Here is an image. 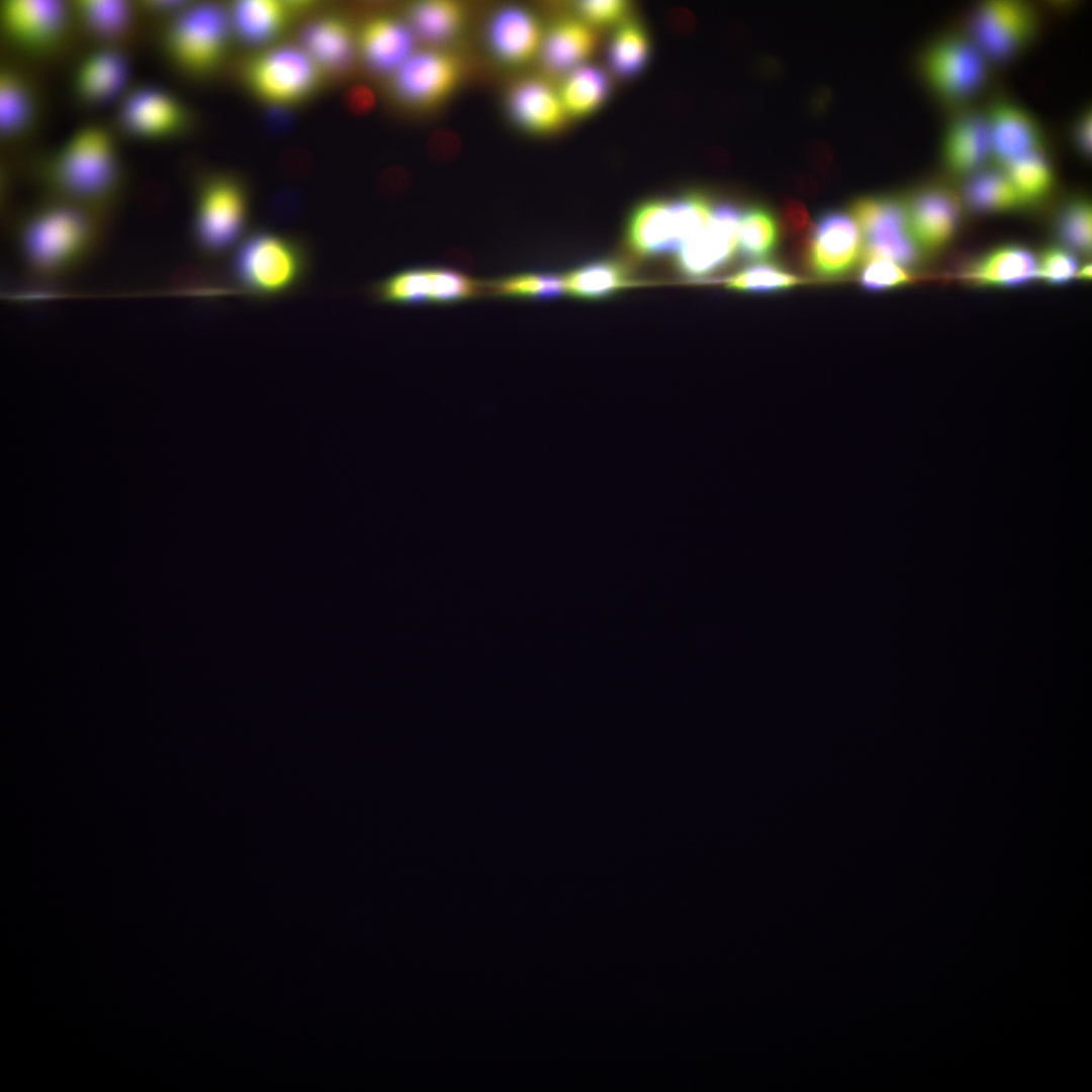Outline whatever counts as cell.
I'll return each instance as SVG.
<instances>
[{
	"instance_id": "obj_1",
	"label": "cell",
	"mask_w": 1092,
	"mask_h": 1092,
	"mask_svg": "<svg viewBox=\"0 0 1092 1092\" xmlns=\"http://www.w3.org/2000/svg\"><path fill=\"white\" fill-rule=\"evenodd\" d=\"M117 143L99 123L78 126L59 145L43 171L61 200L96 211L114 197L120 184Z\"/></svg>"
},
{
	"instance_id": "obj_2",
	"label": "cell",
	"mask_w": 1092,
	"mask_h": 1092,
	"mask_svg": "<svg viewBox=\"0 0 1092 1092\" xmlns=\"http://www.w3.org/2000/svg\"><path fill=\"white\" fill-rule=\"evenodd\" d=\"M100 240L95 211L58 199L29 213L17 231L22 261L42 278L69 274L90 257Z\"/></svg>"
},
{
	"instance_id": "obj_3",
	"label": "cell",
	"mask_w": 1092,
	"mask_h": 1092,
	"mask_svg": "<svg viewBox=\"0 0 1092 1092\" xmlns=\"http://www.w3.org/2000/svg\"><path fill=\"white\" fill-rule=\"evenodd\" d=\"M312 249L302 238L257 230L243 239L231 260L239 293L257 299L277 297L303 285L312 269Z\"/></svg>"
},
{
	"instance_id": "obj_4",
	"label": "cell",
	"mask_w": 1092,
	"mask_h": 1092,
	"mask_svg": "<svg viewBox=\"0 0 1092 1092\" xmlns=\"http://www.w3.org/2000/svg\"><path fill=\"white\" fill-rule=\"evenodd\" d=\"M713 207L709 197L701 192L645 201L628 219L627 246L636 256L646 258L679 251L706 230Z\"/></svg>"
},
{
	"instance_id": "obj_5",
	"label": "cell",
	"mask_w": 1092,
	"mask_h": 1092,
	"mask_svg": "<svg viewBox=\"0 0 1092 1092\" xmlns=\"http://www.w3.org/2000/svg\"><path fill=\"white\" fill-rule=\"evenodd\" d=\"M250 196L245 184L228 174H216L198 186L191 239L203 257L218 259L235 251L245 238Z\"/></svg>"
},
{
	"instance_id": "obj_6",
	"label": "cell",
	"mask_w": 1092,
	"mask_h": 1092,
	"mask_svg": "<svg viewBox=\"0 0 1092 1092\" xmlns=\"http://www.w3.org/2000/svg\"><path fill=\"white\" fill-rule=\"evenodd\" d=\"M172 16L163 36L169 60L191 75L213 72L229 44L232 24L228 14L215 4L202 3L184 4Z\"/></svg>"
},
{
	"instance_id": "obj_7",
	"label": "cell",
	"mask_w": 1092,
	"mask_h": 1092,
	"mask_svg": "<svg viewBox=\"0 0 1092 1092\" xmlns=\"http://www.w3.org/2000/svg\"><path fill=\"white\" fill-rule=\"evenodd\" d=\"M988 60L967 35L947 34L927 44L918 61L927 89L942 102L960 103L984 87Z\"/></svg>"
},
{
	"instance_id": "obj_8",
	"label": "cell",
	"mask_w": 1092,
	"mask_h": 1092,
	"mask_svg": "<svg viewBox=\"0 0 1092 1092\" xmlns=\"http://www.w3.org/2000/svg\"><path fill=\"white\" fill-rule=\"evenodd\" d=\"M850 214L861 235L864 260H887L908 270L920 262L922 250L908 230L904 200L888 195L859 197L852 201Z\"/></svg>"
},
{
	"instance_id": "obj_9",
	"label": "cell",
	"mask_w": 1092,
	"mask_h": 1092,
	"mask_svg": "<svg viewBox=\"0 0 1092 1092\" xmlns=\"http://www.w3.org/2000/svg\"><path fill=\"white\" fill-rule=\"evenodd\" d=\"M244 77L262 100L287 105L302 101L315 91L321 70L304 51L281 47L252 59Z\"/></svg>"
},
{
	"instance_id": "obj_10",
	"label": "cell",
	"mask_w": 1092,
	"mask_h": 1092,
	"mask_svg": "<svg viewBox=\"0 0 1092 1092\" xmlns=\"http://www.w3.org/2000/svg\"><path fill=\"white\" fill-rule=\"evenodd\" d=\"M1038 16L1030 4L1015 0H989L974 9L968 36L988 61L1005 62L1031 41Z\"/></svg>"
},
{
	"instance_id": "obj_11",
	"label": "cell",
	"mask_w": 1092,
	"mask_h": 1092,
	"mask_svg": "<svg viewBox=\"0 0 1092 1092\" xmlns=\"http://www.w3.org/2000/svg\"><path fill=\"white\" fill-rule=\"evenodd\" d=\"M801 244L806 266L824 279L845 276L862 255L859 229L852 216L840 209L821 212Z\"/></svg>"
},
{
	"instance_id": "obj_12",
	"label": "cell",
	"mask_w": 1092,
	"mask_h": 1092,
	"mask_svg": "<svg viewBox=\"0 0 1092 1092\" xmlns=\"http://www.w3.org/2000/svg\"><path fill=\"white\" fill-rule=\"evenodd\" d=\"M72 8L55 0H6L0 7L5 36L28 53H44L66 34Z\"/></svg>"
},
{
	"instance_id": "obj_13",
	"label": "cell",
	"mask_w": 1092,
	"mask_h": 1092,
	"mask_svg": "<svg viewBox=\"0 0 1092 1092\" xmlns=\"http://www.w3.org/2000/svg\"><path fill=\"white\" fill-rule=\"evenodd\" d=\"M461 77L462 65L454 55L436 50L414 52L393 73V87L404 102L430 108L450 97Z\"/></svg>"
},
{
	"instance_id": "obj_14",
	"label": "cell",
	"mask_w": 1092,
	"mask_h": 1092,
	"mask_svg": "<svg viewBox=\"0 0 1092 1092\" xmlns=\"http://www.w3.org/2000/svg\"><path fill=\"white\" fill-rule=\"evenodd\" d=\"M741 214L740 207L732 202L714 205L706 230L678 251L675 266L679 273L697 279L730 263L737 250Z\"/></svg>"
},
{
	"instance_id": "obj_15",
	"label": "cell",
	"mask_w": 1092,
	"mask_h": 1092,
	"mask_svg": "<svg viewBox=\"0 0 1092 1092\" xmlns=\"http://www.w3.org/2000/svg\"><path fill=\"white\" fill-rule=\"evenodd\" d=\"M904 202L908 230L922 252L939 251L953 240L962 217V201L954 192L927 185Z\"/></svg>"
},
{
	"instance_id": "obj_16",
	"label": "cell",
	"mask_w": 1092,
	"mask_h": 1092,
	"mask_svg": "<svg viewBox=\"0 0 1092 1092\" xmlns=\"http://www.w3.org/2000/svg\"><path fill=\"white\" fill-rule=\"evenodd\" d=\"M118 119L132 136L160 141L180 132L187 115L173 94L158 86L143 85L127 91L121 98Z\"/></svg>"
},
{
	"instance_id": "obj_17",
	"label": "cell",
	"mask_w": 1092,
	"mask_h": 1092,
	"mask_svg": "<svg viewBox=\"0 0 1092 1092\" xmlns=\"http://www.w3.org/2000/svg\"><path fill=\"white\" fill-rule=\"evenodd\" d=\"M991 159L999 168L1031 153L1042 152L1043 136L1037 120L1019 104L998 100L985 113Z\"/></svg>"
},
{
	"instance_id": "obj_18",
	"label": "cell",
	"mask_w": 1092,
	"mask_h": 1092,
	"mask_svg": "<svg viewBox=\"0 0 1092 1092\" xmlns=\"http://www.w3.org/2000/svg\"><path fill=\"white\" fill-rule=\"evenodd\" d=\"M127 78L128 66L124 55L106 44L87 53L78 61L71 87L79 101L101 105L124 96Z\"/></svg>"
},
{
	"instance_id": "obj_19",
	"label": "cell",
	"mask_w": 1092,
	"mask_h": 1092,
	"mask_svg": "<svg viewBox=\"0 0 1092 1092\" xmlns=\"http://www.w3.org/2000/svg\"><path fill=\"white\" fill-rule=\"evenodd\" d=\"M543 35L535 16L516 6L496 12L487 28V41L492 55L509 67L522 66L540 53Z\"/></svg>"
},
{
	"instance_id": "obj_20",
	"label": "cell",
	"mask_w": 1092,
	"mask_h": 1092,
	"mask_svg": "<svg viewBox=\"0 0 1092 1092\" xmlns=\"http://www.w3.org/2000/svg\"><path fill=\"white\" fill-rule=\"evenodd\" d=\"M940 152L942 164L951 174L969 177L982 170L991 159L985 113L970 111L954 117L942 135Z\"/></svg>"
},
{
	"instance_id": "obj_21",
	"label": "cell",
	"mask_w": 1092,
	"mask_h": 1092,
	"mask_svg": "<svg viewBox=\"0 0 1092 1092\" xmlns=\"http://www.w3.org/2000/svg\"><path fill=\"white\" fill-rule=\"evenodd\" d=\"M960 278L976 286H1021L1037 278V258L1021 245L1000 246L967 264Z\"/></svg>"
},
{
	"instance_id": "obj_22",
	"label": "cell",
	"mask_w": 1092,
	"mask_h": 1092,
	"mask_svg": "<svg viewBox=\"0 0 1092 1092\" xmlns=\"http://www.w3.org/2000/svg\"><path fill=\"white\" fill-rule=\"evenodd\" d=\"M509 108L517 123L534 133L557 130L567 116L559 92L538 79L517 84L510 93Z\"/></svg>"
},
{
	"instance_id": "obj_23",
	"label": "cell",
	"mask_w": 1092,
	"mask_h": 1092,
	"mask_svg": "<svg viewBox=\"0 0 1092 1092\" xmlns=\"http://www.w3.org/2000/svg\"><path fill=\"white\" fill-rule=\"evenodd\" d=\"M359 47L372 69L394 73L415 52L414 32L394 18H373L361 29Z\"/></svg>"
},
{
	"instance_id": "obj_24",
	"label": "cell",
	"mask_w": 1092,
	"mask_h": 1092,
	"mask_svg": "<svg viewBox=\"0 0 1092 1092\" xmlns=\"http://www.w3.org/2000/svg\"><path fill=\"white\" fill-rule=\"evenodd\" d=\"M596 38L582 20L563 19L544 33L540 49L543 64L553 72H571L594 52Z\"/></svg>"
},
{
	"instance_id": "obj_25",
	"label": "cell",
	"mask_w": 1092,
	"mask_h": 1092,
	"mask_svg": "<svg viewBox=\"0 0 1092 1092\" xmlns=\"http://www.w3.org/2000/svg\"><path fill=\"white\" fill-rule=\"evenodd\" d=\"M303 51L320 68L338 72L352 60L355 39L350 26L338 18H324L304 29Z\"/></svg>"
},
{
	"instance_id": "obj_26",
	"label": "cell",
	"mask_w": 1092,
	"mask_h": 1092,
	"mask_svg": "<svg viewBox=\"0 0 1092 1092\" xmlns=\"http://www.w3.org/2000/svg\"><path fill=\"white\" fill-rule=\"evenodd\" d=\"M563 278L567 294L587 299L612 295L634 283L630 268L621 261L610 259L582 264Z\"/></svg>"
},
{
	"instance_id": "obj_27",
	"label": "cell",
	"mask_w": 1092,
	"mask_h": 1092,
	"mask_svg": "<svg viewBox=\"0 0 1092 1092\" xmlns=\"http://www.w3.org/2000/svg\"><path fill=\"white\" fill-rule=\"evenodd\" d=\"M36 98L25 77L5 69L0 76V131L6 139L26 133L34 123Z\"/></svg>"
},
{
	"instance_id": "obj_28",
	"label": "cell",
	"mask_w": 1092,
	"mask_h": 1092,
	"mask_svg": "<svg viewBox=\"0 0 1092 1092\" xmlns=\"http://www.w3.org/2000/svg\"><path fill=\"white\" fill-rule=\"evenodd\" d=\"M288 17V5L281 2L245 0L234 4L230 19L243 39L261 44L280 34Z\"/></svg>"
},
{
	"instance_id": "obj_29",
	"label": "cell",
	"mask_w": 1092,
	"mask_h": 1092,
	"mask_svg": "<svg viewBox=\"0 0 1092 1092\" xmlns=\"http://www.w3.org/2000/svg\"><path fill=\"white\" fill-rule=\"evenodd\" d=\"M968 207L980 213L1014 211L1023 204L1001 169H982L968 177L963 191Z\"/></svg>"
},
{
	"instance_id": "obj_30",
	"label": "cell",
	"mask_w": 1092,
	"mask_h": 1092,
	"mask_svg": "<svg viewBox=\"0 0 1092 1092\" xmlns=\"http://www.w3.org/2000/svg\"><path fill=\"white\" fill-rule=\"evenodd\" d=\"M413 32L430 42H444L460 32L465 21V9L453 0H425L414 4L410 11Z\"/></svg>"
},
{
	"instance_id": "obj_31",
	"label": "cell",
	"mask_w": 1092,
	"mask_h": 1092,
	"mask_svg": "<svg viewBox=\"0 0 1092 1092\" xmlns=\"http://www.w3.org/2000/svg\"><path fill=\"white\" fill-rule=\"evenodd\" d=\"M781 226L776 215L763 205L742 211L737 249L748 261H762L771 256L780 242Z\"/></svg>"
},
{
	"instance_id": "obj_32",
	"label": "cell",
	"mask_w": 1092,
	"mask_h": 1092,
	"mask_svg": "<svg viewBox=\"0 0 1092 1092\" xmlns=\"http://www.w3.org/2000/svg\"><path fill=\"white\" fill-rule=\"evenodd\" d=\"M558 92L567 116L582 117L605 102L609 81L598 68L579 67L569 72Z\"/></svg>"
},
{
	"instance_id": "obj_33",
	"label": "cell",
	"mask_w": 1092,
	"mask_h": 1092,
	"mask_svg": "<svg viewBox=\"0 0 1092 1092\" xmlns=\"http://www.w3.org/2000/svg\"><path fill=\"white\" fill-rule=\"evenodd\" d=\"M999 169L1008 177L1023 206L1045 198L1055 184V173L1044 151L1022 156Z\"/></svg>"
},
{
	"instance_id": "obj_34",
	"label": "cell",
	"mask_w": 1092,
	"mask_h": 1092,
	"mask_svg": "<svg viewBox=\"0 0 1092 1092\" xmlns=\"http://www.w3.org/2000/svg\"><path fill=\"white\" fill-rule=\"evenodd\" d=\"M431 267H410L374 283L371 297L384 304L415 305L430 303Z\"/></svg>"
},
{
	"instance_id": "obj_35",
	"label": "cell",
	"mask_w": 1092,
	"mask_h": 1092,
	"mask_svg": "<svg viewBox=\"0 0 1092 1092\" xmlns=\"http://www.w3.org/2000/svg\"><path fill=\"white\" fill-rule=\"evenodd\" d=\"M72 10L85 28L109 41L124 35L133 20V7L119 0L79 1Z\"/></svg>"
},
{
	"instance_id": "obj_36",
	"label": "cell",
	"mask_w": 1092,
	"mask_h": 1092,
	"mask_svg": "<svg viewBox=\"0 0 1092 1092\" xmlns=\"http://www.w3.org/2000/svg\"><path fill=\"white\" fill-rule=\"evenodd\" d=\"M485 296L551 299L566 294L563 275L524 272L499 279L484 280Z\"/></svg>"
},
{
	"instance_id": "obj_37",
	"label": "cell",
	"mask_w": 1092,
	"mask_h": 1092,
	"mask_svg": "<svg viewBox=\"0 0 1092 1092\" xmlns=\"http://www.w3.org/2000/svg\"><path fill=\"white\" fill-rule=\"evenodd\" d=\"M649 41L645 29L637 22H624L616 30L609 48L612 69L622 77L637 75L646 65Z\"/></svg>"
},
{
	"instance_id": "obj_38",
	"label": "cell",
	"mask_w": 1092,
	"mask_h": 1092,
	"mask_svg": "<svg viewBox=\"0 0 1092 1092\" xmlns=\"http://www.w3.org/2000/svg\"><path fill=\"white\" fill-rule=\"evenodd\" d=\"M1056 234L1063 247L1074 254L1087 255L1092 244V208L1088 198L1067 201L1056 219Z\"/></svg>"
},
{
	"instance_id": "obj_39",
	"label": "cell",
	"mask_w": 1092,
	"mask_h": 1092,
	"mask_svg": "<svg viewBox=\"0 0 1092 1092\" xmlns=\"http://www.w3.org/2000/svg\"><path fill=\"white\" fill-rule=\"evenodd\" d=\"M801 283V278L775 263L749 265L724 281L727 289L755 294L782 292Z\"/></svg>"
},
{
	"instance_id": "obj_40",
	"label": "cell",
	"mask_w": 1092,
	"mask_h": 1092,
	"mask_svg": "<svg viewBox=\"0 0 1092 1092\" xmlns=\"http://www.w3.org/2000/svg\"><path fill=\"white\" fill-rule=\"evenodd\" d=\"M430 303L452 304L482 296V280L448 267H431Z\"/></svg>"
},
{
	"instance_id": "obj_41",
	"label": "cell",
	"mask_w": 1092,
	"mask_h": 1092,
	"mask_svg": "<svg viewBox=\"0 0 1092 1092\" xmlns=\"http://www.w3.org/2000/svg\"><path fill=\"white\" fill-rule=\"evenodd\" d=\"M913 280L914 277L908 269L882 259L864 260L858 276L859 285L874 292L900 288Z\"/></svg>"
},
{
	"instance_id": "obj_42",
	"label": "cell",
	"mask_w": 1092,
	"mask_h": 1092,
	"mask_svg": "<svg viewBox=\"0 0 1092 1092\" xmlns=\"http://www.w3.org/2000/svg\"><path fill=\"white\" fill-rule=\"evenodd\" d=\"M1079 262L1065 248L1052 247L1037 258V278L1052 285H1063L1076 277Z\"/></svg>"
},
{
	"instance_id": "obj_43",
	"label": "cell",
	"mask_w": 1092,
	"mask_h": 1092,
	"mask_svg": "<svg viewBox=\"0 0 1092 1092\" xmlns=\"http://www.w3.org/2000/svg\"><path fill=\"white\" fill-rule=\"evenodd\" d=\"M577 10L587 25L606 26L623 20L629 5L620 0H587L577 4Z\"/></svg>"
},
{
	"instance_id": "obj_44",
	"label": "cell",
	"mask_w": 1092,
	"mask_h": 1092,
	"mask_svg": "<svg viewBox=\"0 0 1092 1092\" xmlns=\"http://www.w3.org/2000/svg\"><path fill=\"white\" fill-rule=\"evenodd\" d=\"M778 220L785 234L794 238L800 237L801 243L812 223L807 208L797 199H787L783 202Z\"/></svg>"
},
{
	"instance_id": "obj_45",
	"label": "cell",
	"mask_w": 1092,
	"mask_h": 1092,
	"mask_svg": "<svg viewBox=\"0 0 1092 1092\" xmlns=\"http://www.w3.org/2000/svg\"><path fill=\"white\" fill-rule=\"evenodd\" d=\"M1073 143L1076 150L1084 158L1091 156L1092 114L1091 109H1084L1073 125Z\"/></svg>"
},
{
	"instance_id": "obj_46",
	"label": "cell",
	"mask_w": 1092,
	"mask_h": 1092,
	"mask_svg": "<svg viewBox=\"0 0 1092 1092\" xmlns=\"http://www.w3.org/2000/svg\"><path fill=\"white\" fill-rule=\"evenodd\" d=\"M411 180L407 174L401 171L388 172L380 180V191L390 198L401 196L406 190H408Z\"/></svg>"
},
{
	"instance_id": "obj_47",
	"label": "cell",
	"mask_w": 1092,
	"mask_h": 1092,
	"mask_svg": "<svg viewBox=\"0 0 1092 1092\" xmlns=\"http://www.w3.org/2000/svg\"><path fill=\"white\" fill-rule=\"evenodd\" d=\"M441 261L446 265L445 267L457 270L462 273H467L474 267V260L472 256L463 248L453 247L447 249L441 256Z\"/></svg>"
},
{
	"instance_id": "obj_48",
	"label": "cell",
	"mask_w": 1092,
	"mask_h": 1092,
	"mask_svg": "<svg viewBox=\"0 0 1092 1092\" xmlns=\"http://www.w3.org/2000/svg\"><path fill=\"white\" fill-rule=\"evenodd\" d=\"M299 207L300 201L296 194L283 193L274 200L273 214L279 220H289L295 217Z\"/></svg>"
},
{
	"instance_id": "obj_49",
	"label": "cell",
	"mask_w": 1092,
	"mask_h": 1092,
	"mask_svg": "<svg viewBox=\"0 0 1092 1092\" xmlns=\"http://www.w3.org/2000/svg\"><path fill=\"white\" fill-rule=\"evenodd\" d=\"M347 101L353 111L362 113L373 106L375 98L368 87L356 86L348 93Z\"/></svg>"
},
{
	"instance_id": "obj_50",
	"label": "cell",
	"mask_w": 1092,
	"mask_h": 1092,
	"mask_svg": "<svg viewBox=\"0 0 1092 1092\" xmlns=\"http://www.w3.org/2000/svg\"><path fill=\"white\" fill-rule=\"evenodd\" d=\"M807 152L808 159L818 169H827L833 161L831 149L823 142H812Z\"/></svg>"
},
{
	"instance_id": "obj_51",
	"label": "cell",
	"mask_w": 1092,
	"mask_h": 1092,
	"mask_svg": "<svg viewBox=\"0 0 1092 1092\" xmlns=\"http://www.w3.org/2000/svg\"><path fill=\"white\" fill-rule=\"evenodd\" d=\"M1075 278L1081 279V280L1090 279L1091 278V264H1086L1082 268H1079Z\"/></svg>"
}]
</instances>
